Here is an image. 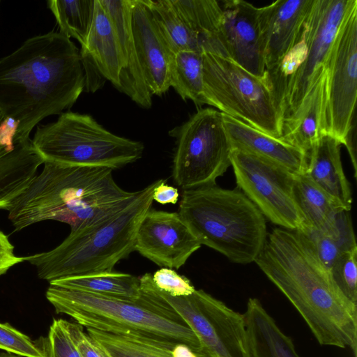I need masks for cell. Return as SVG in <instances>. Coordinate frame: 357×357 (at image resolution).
<instances>
[{
  "label": "cell",
  "instance_id": "cell-1",
  "mask_svg": "<svg viewBox=\"0 0 357 357\" xmlns=\"http://www.w3.org/2000/svg\"><path fill=\"white\" fill-rule=\"evenodd\" d=\"M85 84L79 50L59 31L31 37L0 59V109L20 122L15 143L31 139L43 119L72 107Z\"/></svg>",
  "mask_w": 357,
  "mask_h": 357
},
{
  "label": "cell",
  "instance_id": "cell-2",
  "mask_svg": "<svg viewBox=\"0 0 357 357\" xmlns=\"http://www.w3.org/2000/svg\"><path fill=\"white\" fill-rule=\"evenodd\" d=\"M255 262L297 310L321 345L350 347L356 355L357 305L338 289L304 235L274 229Z\"/></svg>",
  "mask_w": 357,
  "mask_h": 357
},
{
  "label": "cell",
  "instance_id": "cell-3",
  "mask_svg": "<svg viewBox=\"0 0 357 357\" xmlns=\"http://www.w3.org/2000/svg\"><path fill=\"white\" fill-rule=\"evenodd\" d=\"M43 165L8 211L16 231L45 220L68 224L70 231L79 230L124 209L141 192L122 189L108 167L50 160Z\"/></svg>",
  "mask_w": 357,
  "mask_h": 357
},
{
  "label": "cell",
  "instance_id": "cell-4",
  "mask_svg": "<svg viewBox=\"0 0 357 357\" xmlns=\"http://www.w3.org/2000/svg\"><path fill=\"white\" fill-rule=\"evenodd\" d=\"M142 297L129 301L50 284L46 298L57 313L86 328L182 343L203 349L192 331L160 297L141 286Z\"/></svg>",
  "mask_w": 357,
  "mask_h": 357
},
{
  "label": "cell",
  "instance_id": "cell-5",
  "mask_svg": "<svg viewBox=\"0 0 357 357\" xmlns=\"http://www.w3.org/2000/svg\"><path fill=\"white\" fill-rule=\"evenodd\" d=\"M157 180L141 190L124 209L100 222L74 231L54 249L24 257L40 279L49 282L71 276L113 271L115 265L135 251L139 225L153 204Z\"/></svg>",
  "mask_w": 357,
  "mask_h": 357
},
{
  "label": "cell",
  "instance_id": "cell-6",
  "mask_svg": "<svg viewBox=\"0 0 357 357\" xmlns=\"http://www.w3.org/2000/svg\"><path fill=\"white\" fill-rule=\"evenodd\" d=\"M178 213L201 245L237 264L255 261L267 240L265 217L238 188L185 190Z\"/></svg>",
  "mask_w": 357,
  "mask_h": 357
},
{
  "label": "cell",
  "instance_id": "cell-7",
  "mask_svg": "<svg viewBox=\"0 0 357 357\" xmlns=\"http://www.w3.org/2000/svg\"><path fill=\"white\" fill-rule=\"evenodd\" d=\"M31 141L44 160L113 170L136 162L144 149L142 142L114 135L90 115L72 112L38 126Z\"/></svg>",
  "mask_w": 357,
  "mask_h": 357
},
{
  "label": "cell",
  "instance_id": "cell-8",
  "mask_svg": "<svg viewBox=\"0 0 357 357\" xmlns=\"http://www.w3.org/2000/svg\"><path fill=\"white\" fill-rule=\"evenodd\" d=\"M205 104L275 138L282 135V117L265 79L229 59L202 52Z\"/></svg>",
  "mask_w": 357,
  "mask_h": 357
},
{
  "label": "cell",
  "instance_id": "cell-9",
  "mask_svg": "<svg viewBox=\"0 0 357 357\" xmlns=\"http://www.w3.org/2000/svg\"><path fill=\"white\" fill-rule=\"evenodd\" d=\"M169 135L176 138L172 178L183 190L215 185L231 166V146L222 112L211 107L197 110Z\"/></svg>",
  "mask_w": 357,
  "mask_h": 357
},
{
  "label": "cell",
  "instance_id": "cell-10",
  "mask_svg": "<svg viewBox=\"0 0 357 357\" xmlns=\"http://www.w3.org/2000/svg\"><path fill=\"white\" fill-rule=\"evenodd\" d=\"M139 280L180 316L211 357H249L243 314L202 289L172 296L155 287L152 274L146 273Z\"/></svg>",
  "mask_w": 357,
  "mask_h": 357
},
{
  "label": "cell",
  "instance_id": "cell-11",
  "mask_svg": "<svg viewBox=\"0 0 357 357\" xmlns=\"http://www.w3.org/2000/svg\"><path fill=\"white\" fill-rule=\"evenodd\" d=\"M356 8V0H314L305 22L308 40L307 54L284 87L280 108L282 123L296 113L327 70L338 33Z\"/></svg>",
  "mask_w": 357,
  "mask_h": 357
},
{
  "label": "cell",
  "instance_id": "cell-12",
  "mask_svg": "<svg viewBox=\"0 0 357 357\" xmlns=\"http://www.w3.org/2000/svg\"><path fill=\"white\" fill-rule=\"evenodd\" d=\"M357 97V8L348 15L337 36L329 66L325 110L326 132L344 145L357 174L352 130Z\"/></svg>",
  "mask_w": 357,
  "mask_h": 357
},
{
  "label": "cell",
  "instance_id": "cell-13",
  "mask_svg": "<svg viewBox=\"0 0 357 357\" xmlns=\"http://www.w3.org/2000/svg\"><path fill=\"white\" fill-rule=\"evenodd\" d=\"M231 166L238 188L263 215L281 228L299 230L305 225L294 196L295 174L264 158L232 149Z\"/></svg>",
  "mask_w": 357,
  "mask_h": 357
},
{
  "label": "cell",
  "instance_id": "cell-14",
  "mask_svg": "<svg viewBox=\"0 0 357 357\" xmlns=\"http://www.w3.org/2000/svg\"><path fill=\"white\" fill-rule=\"evenodd\" d=\"M201 245L178 213L150 208L137 229L135 251L159 266L178 269Z\"/></svg>",
  "mask_w": 357,
  "mask_h": 357
},
{
  "label": "cell",
  "instance_id": "cell-15",
  "mask_svg": "<svg viewBox=\"0 0 357 357\" xmlns=\"http://www.w3.org/2000/svg\"><path fill=\"white\" fill-rule=\"evenodd\" d=\"M220 3L222 19L217 41L225 57L252 75L264 79L258 8L243 0H224Z\"/></svg>",
  "mask_w": 357,
  "mask_h": 357
},
{
  "label": "cell",
  "instance_id": "cell-16",
  "mask_svg": "<svg viewBox=\"0 0 357 357\" xmlns=\"http://www.w3.org/2000/svg\"><path fill=\"white\" fill-rule=\"evenodd\" d=\"M79 52L88 91L94 92L100 82L109 80L121 92L123 60L112 24L98 0H95L92 24Z\"/></svg>",
  "mask_w": 357,
  "mask_h": 357
},
{
  "label": "cell",
  "instance_id": "cell-17",
  "mask_svg": "<svg viewBox=\"0 0 357 357\" xmlns=\"http://www.w3.org/2000/svg\"><path fill=\"white\" fill-rule=\"evenodd\" d=\"M314 0H277L258 8L266 70L272 69L299 37Z\"/></svg>",
  "mask_w": 357,
  "mask_h": 357
},
{
  "label": "cell",
  "instance_id": "cell-18",
  "mask_svg": "<svg viewBox=\"0 0 357 357\" xmlns=\"http://www.w3.org/2000/svg\"><path fill=\"white\" fill-rule=\"evenodd\" d=\"M132 30L135 45L149 91L160 96L170 88L172 55L159 34L145 0H132Z\"/></svg>",
  "mask_w": 357,
  "mask_h": 357
},
{
  "label": "cell",
  "instance_id": "cell-19",
  "mask_svg": "<svg viewBox=\"0 0 357 357\" xmlns=\"http://www.w3.org/2000/svg\"><path fill=\"white\" fill-rule=\"evenodd\" d=\"M109 17L120 46L124 70L121 92L139 106L149 109L152 96L146 86L132 30V0H98Z\"/></svg>",
  "mask_w": 357,
  "mask_h": 357
},
{
  "label": "cell",
  "instance_id": "cell-20",
  "mask_svg": "<svg viewBox=\"0 0 357 357\" xmlns=\"http://www.w3.org/2000/svg\"><path fill=\"white\" fill-rule=\"evenodd\" d=\"M225 128L232 149L279 165L296 174H305L307 156L302 151L222 113Z\"/></svg>",
  "mask_w": 357,
  "mask_h": 357
},
{
  "label": "cell",
  "instance_id": "cell-21",
  "mask_svg": "<svg viewBox=\"0 0 357 357\" xmlns=\"http://www.w3.org/2000/svg\"><path fill=\"white\" fill-rule=\"evenodd\" d=\"M328 69V68H327ZM327 70L316 82L296 113L282 125V141L308 154L326 132Z\"/></svg>",
  "mask_w": 357,
  "mask_h": 357
},
{
  "label": "cell",
  "instance_id": "cell-22",
  "mask_svg": "<svg viewBox=\"0 0 357 357\" xmlns=\"http://www.w3.org/2000/svg\"><path fill=\"white\" fill-rule=\"evenodd\" d=\"M341 146L333 135H321L308 154L305 174L349 211L352 195L342 165Z\"/></svg>",
  "mask_w": 357,
  "mask_h": 357
},
{
  "label": "cell",
  "instance_id": "cell-23",
  "mask_svg": "<svg viewBox=\"0 0 357 357\" xmlns=\"http://www.w3.org/2000/svg\"><path fill=\"white\" fill-rule=\"evenodd\" d=\"M243 317L249 357H300L285 335L257 298H250Z\"/></svg>",
  "mask_w": 357,
  "mask_h": 357
},
{
  "label": "cell",
  "instance_id": "cell-24",
  "mask_svg": "<svg viewBox=\"0 0 357 357\" xmlns=\"http://www.w3.org/2000/svg\"><path fill=\"white\" fill-rule=\"evenodd\" d=\"M293 191L296 203L306 226L324 230L334 221L339 213L348 211L340 202L330 195L305 174H295Z\"/></svg>",
  "mask_w": 357,
  "mask_h": 357
},
{
  "label": "cell",
  "instance_id": "cell-25",
  "mask_svg": "<svg viewBox=\"0 0 357 357\" xmlns=\"http://www.w3.org/2000/svg\"><path fill=\"white\" fill-rule=\"evenodd\" d=\"M49 283L68 289L129 301H137L143 296L139 278L119 272L66 277Z\"/></svg>",
  "mask_w": 357,
  "mask_h": 357
},
{
  "label": "cell",
  "instance_id": "cell-26",
  "mask_svg": "<svg viewBox=\"0 0 357 357\" xmlns=\"http://www.w3.org/2000/svg\"><path fill=\"white\" fill-rule=\"evenodd\" d=\"M145 2L172 56L184 50L204 52V39L187 26L170 0H145Z\"/></svg>",
  "mask_w": 357,
  "mask_h": 357
},
{
  "label": "cell",
  "instance_id": "cell-27",
  "mask_svg": "<svg viewBox=\"0 0 357 357\" xmlns=\"http://www.w3.org/2000/svg\"><path fill=\"white\" fill-rule=\"evenodd\" d=\"M296 231L310 241L321 261L329 269L342 254L357 248L349 211L339 213L324 230L304 225L302 229Z\"/></svg>",
  "mask_w": 357,
  "mask_h": 357
},
{
  "label": "cell",
  "instance_id": "cell-28",
  "mask_svg": "<svg viewBox=\"0 0 357 357\" xmlns=\"http://www.w3.org/2000/svg\"><path fill=\"white\" fill-rule=\"evenodd\" d=\"M187 26L205 40L204 51L223 54L217 41L222 19L220 1L170 0Z\"/></svg>",
  "mask_w": 357,
  "mask_h": 357
},
{
  "label": "cell",
  "instance_id": "cell-29",
  "mask_svg": "<svg viewBox=\"0 0 357 357\" xmlns=\"http://www.w3.org/2000/svg\"><path fill=\"white\" fill-rule=\"evenodd\" d=\"M86 331L109 357H174L172 348L178 343L114 334L89 328Z\"/></svg>",
  "mask_w": 357,
  "mask_h": 357
},
{
  "label": "cell",
  "instance_id": "cell-30",
  "mask_svg": "<svg viewBox=\"0 0 357 357\" xmlns=\"http://www.w3.org/2000/svg\"><path fill=\"white\" fill-rule=\"evenodd\" d=\"M170 86L183 100L205 105L202 52L184 50L173 54L169 63Z\"/></svg>",
  "mask_w": 357,
  "mask_h": 357
},
{
  "label": "cell",
  "instance_id": "cell-31",
  "mask_svg": "<svg viewBox=\"0 0 357 357\" xmlns=\"http://www.w3.org/2000/svg\"><path fill=\"white\" fill-rule=\"evenodd\" d=\"M47 6L56 19L59 32L76 39L82 46L92 24L95 0H50Z\"/></svg>",
  "mask_w": 357,
  "mask_h": 357
},
{
  "label": "cell",
  "instance_id": "cell-32",
  "mask_svg": "<svg viewBox=\"0 0 357 357\" xmlns=\"http://www.w3.org/2000/svg\"><path fill=\"white\" fill-rule=\"evenodd\" d=\"M330 271L343 295L357 305V248L342 254L333 264Z\"/></svg>",
  "mask_w": 357,
  "mask_h": 357
},
{
  "label": "cell",
  "instance_id": "cell-33",
  "mask_svg": "<svg viewBox=\"0 0 357 357\" xmlns=\"http://www.w3.org/2000/svg\"><path fill=\"white\" fill-rule=\"evenodd\" d=\"M36 344L43 351L45 357H80L66 328L64 319H54L47 335Z\"/></svg>",
  "mask_w": 357,
  "mask_h": 357
},
{
  "label": "cell",
  "instance_id": "cell-34",
  "mask_svg": "<svg viewBox=\"0 0 357 357\" xmlns=\"http://www.w3.org/2000/svg\"><path fill=\"white\" fill-rule=\"evenodd\" d=\"M0 349L23 357H45L36 342L8 323H0Z\"/></svg>",
  "mask_w": 357,
  "mask_h": 357
},
{
  "label": "cell",
  "instance_id": "cell-35",
  "mask_svg": "<svg viewBox=\"0 0 357 357\" xmlns=\"http://www.w3.org/2000/svg\"><path fill=\"white\" fill-rule=\"evenodd\" d=\"M152 280L157 288L172 296H186L195 291L186 277L172 268L162 267L152 275Z\"/></svg>",
  "mask_w": 357,
  "mask_h": 357
},
{
  "label": "cell",
  "instance_id": "cell-36",
  "mask_svg": "<svg viewBox=\"0 0 357 357\" xmlns=\"http://www.w3.org/2000/svg\"><path fill=\"white\" fill-rule=\"evenodd\" d=\"M66 326L80 357H109L105 351L77 323L66 320Z\"/></svg>",
  "mask_w": 357,
  "mask_h": 357
},
{
  "label": "cell",
  "instance_id": "cell-37",
  "mask_svg": "<svg viewBox=\"0 0 357 357\" xmlns=\"http://www.w3.org/2000/svg\"><path fill=\"white\" fill-rule=\"evenodd\" d=\"M14 248L8 236L0 229V276L6 274L13 266L24 261V257L17 256Z\"/></svg>",
  "mask_w": 357,
  "mask_h": 357
},
{
  "label": "cell",
  "instance_id": "cell-38",
  "mask_svg": "<svg viewBox=\"0 0 357 357\" xmlns=\"http://www.w3.org/2000/svg\"><path fill=\"white\" fill-rule=\"evenodd\" d=\"M20 122L10 117H4L0 123V145L13 151L17 145L14 142Z\"/></svg>",
  "mask_w": 357,
  "mask_h": 357
},
{
  "label": "cell",
  "instance_id": "cell-39",
  "mask_svg": "<svg viewBox=\"0 0 357 357\" xmlns=\"http://www.w3.org/2000/svg\"><path fill=\"white\" fill-rule=\"evenodd\" d=\"M178 189L167 185L164 180L157 185L153 195V200L161 204H175L178 201Z\"/></svg>",
  "mask_w": 357,
  "mask_h": 357
},
{
  "label": "cell",
  "instance_id": "cell-40",
  "mask_svg": "<svg viewBox=\"0 0 357 357\" xmlns=\"http://www.w3.org/2000/svg\"><path fill=\"white\" fill-rule=\"evenodd\" d=\"M4 117L3 112L0 109V123ZM10 152L12 151H8L0 145V202L6 191L9 181V166L6 159V155Z\"/></svg>",
  "mask_w": 357,
  "mask_h": 357
},
{
  "label": "cell",
  "instance_id": "cell-41",
  "mask_svg": "<svg viewBox=\"0 0 357 357\" xmlns=\"http://www.w3.org/2000/svg\"><path fill=\"white\" fill-rule=\"evenodd\" d=\"M0 357H23V356L5 351V352L0 353Z\"/></svg>",
  "mask_w": 357,
  "mask_h": 357
}]
</instances>
